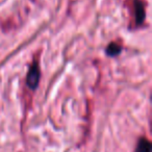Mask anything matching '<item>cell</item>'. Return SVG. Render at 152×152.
Masks as SVG:
<instances>
[{"instance_id": "obj_1", "label": "cell", "mask_w": 152, "mask_h": 152, "mask_svg": "<svg viewBox=\"0 0 152 152\" xmlns=\"http://www.w3.org/2000/svg\"><path fill=\"white\" fill-rule=\"evenodd\" d=\"M130 13L133 18V23L135 26H140L144 23L146 17L145 3L143 0H129Z\"/></svg>"}, {"instance_id": "obj_4", "label": "cell", "mask_w": 152, "mask_h": 152, "mask_svg": "<svg viewBox=\"0 0 152 152\" xmlns=\"http://www.w3.org/2000/svg\"><path fill=\"white\" fill-rule=\"evenodd\" d=\"M121 50H122V46L119 43L114 42V43H110L107 46L106 53H107V55H110V56H116V55H118L121 52Z\"/></svg>"}, {"instance_id": "obj_3", "label": "cell", "mask_w": 152, "mask_h": 152, "mask_svg": "<svg viewBox=\"0 0 152 152\" xmlns=\"http://www.w3.org/2000/svg\"><path fill=\"white\" fill-rule=\"evenodd\" d=\"M135 152H151V143L146 137H142L139 141Z\"/></svg>"}, {"instance_id": "obj_2", "label": "cell", "mask_w": 152, "mask_h": 152, "mask_svg": "<svg viewBox=\"0 0 152 152\" xmlns=\"http://www.w3.org/2000/svg\"><path fill=\"white\" fill-rule=\"evenodd\" d=\"M40 66L38 61H34L30 66L28 73L26 75V85L30 90H36L40 81Z\"/></svg>"}]
</instances>
